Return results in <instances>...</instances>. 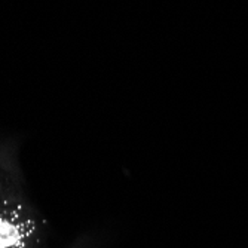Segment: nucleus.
Instances as JSON below:
<instances>
[{
    "label": "nucleus",
    "instance_id": "nucleus-1",
    "mask_svg": "<svg viewBox=\"0 0 248 248\" xmlns=\"http://www.w3.org/2000/svg\"><path fill=\"white\" fill-rule=\"evenodd\" d=\"M30 226L16 216H0V248H24Z\"/></svg>",
    "mask_w": 248,
    "mask_h": 248
}]
</instances>
